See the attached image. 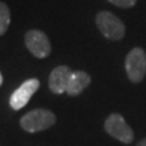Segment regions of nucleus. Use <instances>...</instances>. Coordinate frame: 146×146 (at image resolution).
<instances>
[{
  "instance_id": "nucleus-12",
  "label": "nucleus",
  "mask_w": 146,
  "mask_h": 146,
  "mask_svg": "<svg viewBox=\"0 0 146 146\" xmlns=\"http://www.w3.org/2000/svg\"><path fill=\"white\" fill-rule=\"evenodd\" d=\"M3 74H1V72H0V86H1V84H3Z\"/></svg>"
},
{
  "instance_id": "nucleus-5",
  "label": "nucleus",
  "mask_w": 146,
  "mask_h": 146,
  "mask_svg": "<svg viewBox=\"0 0 146 146\" xmlns=\"http://www.w3.org/2000/svg\"><path fill=\"white\" fill-rule=\"evenodd\" d=\"M25 43L27 49L38 58L48 57L51 52V44L48 35L38 29H31L25 35Z\"/></svg>"
},
{
  "instance_id": "nucleus-3",
  "label": "nucleus",
  "mask_w": 146,
  "mask_h": 146,
  "mask_svg": "<svg viewBox=\"0 0 146 146\" xmlns=\"http://www.w3.org/2000/svg\"><path fill=\"white\" fill-rule=\"evenodd\" d=\"M125 72L133 83H140L146 76V52L141 48H134L125 57Z\"/></svg>"
},
{
  "instance_id": "nucleus-4",
  "label": "nucleus",
  "mask_w": 146,
  "mask_h": 146,
  "mask_svg": "<svg viewBox=\"0 0 146 146\" xmlns=\"http://www.w3.org/2000/svg\"><path fill=\"white\" fill-rule=\"evenodd\" d=\"M105 130L112 138L123 144H130L134 140V131L128 125L125 119L119 113H111L105 121Z\"/></svg>"
},
{
  "instance_id": "nucleus-2",
  "label": "nucleus",
  "mask_w": 146,
  "mask_h": 146,
  "mask_svg": "<svg viewBox=\"0 0 146 146\" xmlns=\"http://www.w3.org/2000/svg\"><path fill=\"white\" fill-rule=\"evenodd\" d=\"M96 26L101 34L110 40H121L125 34V26L116 15L110 11H101L95 18Z\"/></svg>"
},
{
  "instance_id": "nucleus-1",
  "label": "nucleus",
  "mask_w": 146,
  "mask_h": 146,
  "mask_svg": "<svg viewBox=\"0 0 146 146\" xmlns=\"http://www.w3.org/2000/svg\"><path fill=\"white\" fill-rule=\"evenodd\" d=\"M56 123V116L46 108H35L21 118L20 124L28 133H38L49 129Z\"/></svg>"
},
{
  "instance_id": "nucleus-8",
  "label": "nucleus",
  "mask_w": 146,
  "mask_h": 146,
  "mask_svg": "<svg viewBox=\"0 0 146 146\" xmlns=\"http://www.w3.org/2000/svg\"><path fill=\"white\" fill-rule=\"evenodd\" d=\"M90 82H91V77L89 73L83 72V71L73 72L66 93L70 96H78L82 91L90 84Z\"/></svg>"
},
{
  "instance_id": "nucleus-10",
  "label": "nucleus",
  "mask_w": 146,
  "mask_h": 146,
  "mask_svg": "<svg viewBox=\"0 0 146 146\" xmlns=\"http://www.w3.org/2000/svg\"><path fill=\"white\" fill-rule=\"evenodd\" d=\"M107 1L113 4L115 6H118V7L129 9V7H133L138 0H107Z\"/></svg>"
},
{
  "instance_id": "nucleus-9",
  "label": "nucleus",
  "mask_w": 146,
  "mask_h": 146,
  "mask_svg": "<svg viewBox=\"0 0 146 146\" xmlns=\"http://www.w3.org/2000/svg\"><path fill=\"white\" fill-rule=\"evenodd\" d=\"M10 10L5 3L0 1V35H4L10 26Z\"/></svg>"
},
{
  "instance_id": "nucleus-11",
  "label": "nucleus",
  "mask_w": 146,
  "mask_h": 146,
  "mask_svg": "<svg viewBox=\"0 0 146 146\" xmlns=\"http://www.w3.org/2000/svg\"><path fill=\"white\" fill-rule=\"evenodd\" d=\"M136 146H146V138L143 139V140H140L138 144H136Z\"/></svg>"
},
{
  "instance_id": "nucleus-7",
  "label": "nucleus",
  "mask_w": 146,
  "mask_h": 146,
  "mask_svg": "<svg viewBox=\"0 0 146 146\" xmlns=\"http://www.w3.org/2000/svg\"><path fill=\"white\" fill-rule=\"evenodd\" d=\"M73 74L72 70L68 66H57L50 73L49 88L54 94H63L67 91L71 77Z\"/></svg>"
},
{
  "instance_id": "nucleus-6",
  "label": "nucleus",
  "mask_w": 146,
  "mask_h": 146,
  "mask_svg": "<svg viewBox=\"0 0 146 146\" xmlns=\"http://www.w3.org/2000/svg\"><path fill=\"white\" fill-rule=\"evenodd\" d=\"M39 86H40V83L36 78H31L23 82L20 88L16 89L10 96V101L9 102H10L11 108L15 110V111L23 108L28 104L31 98L36 93Z\"/></svg>"
}]
</instances>
